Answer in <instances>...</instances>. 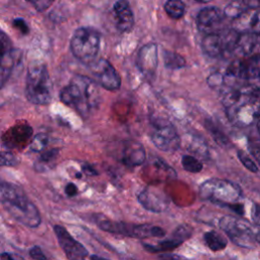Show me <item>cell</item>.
I'll return each instance as SVG.
<instances>
[{
    "mask_svg": "<svg viewBox=\"0 0 260 260\" xmlns=\"http://www.w3.org/2000/svg\"><path fill=\"white\" fill-rule=\"evenodd\" d=\"M82 170H83V172H84L86 175H88V176H94V175L98 174V173L95 172V170H94L91 166H89V165L83 166V167H82Z\"/></svg>",
    "mask_w": 260,
    "mask_h": 260,
    "instance_id": "40",
    "label": "cell"
},
{
    "mask_svg": "<svg viewBox=\"0 0 260 260\" xmlns=\"http://www.w3.org/2000/svg\"><path fill=\"white\" fill-rule=\"evenodd\" d=\"M224 15L221 10L213 6H207L202 8L196 17L197 28L206 35L215 34L220 31Z\"/></svg>",
    "mask_w": 260,
    "mask_h": 260,
    "instance_id": "14",
    "label": "cell"
},
{
    "mask_svg": "<svg viewBox=\"0 0 260 260\" xmlns=\"http://www.w3.org/2000/svg\"><path fill=\"white\" fill-rule=\"evenodd\" d=\"M244 11L245 9L243 8V4L239 1H234L225 6V8L223 9V15L234 20L239 17Z\"/></svg>",
    "mask_w": 260,
    "mask_h": 260,
    "instance_id": "25",
    "label": "cell"
},
{
    "mask_svg": "<svg viewBox=\"0 0 260 260\" xmlns=\"http://www.w3.org/2000/svg\"><path fill=\"white\" fill-rule=\"evenodd\" d=\"M54 233L57 241L64 251L68 260H85L88 256V252L85 247L76 241L71 234L62 225L55 224Z\"/></svg>",
    "mask_w": 260,
    "mask_h": 260,
    "instance_id": "12",
    "label": "cell"
},
{
    "mask_svg": "<svg viewBox=\"0 0 260 260\" xmlns=\"http://www.w3.org/2000/svg\"><path fill=\"white\" fill-rule=\"evenodd\" d=\"M199 195L202 199L224 205L239 201L242 197V191L241 188L232 181L209 179L200 185Z\"/></svg>",
    "mask_w": 260,
    "mask_h": 260,
    "instance_id": "6",
    "label": "cell"
},
{
    "mask_svg": "<svg viewBox=\"0 0 260 260\" xmlns=\"http://www.w3.org/2000/svg\"><path fill=\"white\" fill-rule=\"evenodd\" d=\"M238 157L240 159V161L243 164V166L248 169L250 172L252 173H257L258 172V167L257 165L254 162V160L244 151L239 150L238 151Z\"/></svg>",
    "mask_w": 260,
    "mask_h": 260,
    "instance_id": "29",
    "label": "cell"
},
{
    "mask_svg": "<svg viewBox=\"0 0 260 260\" xmlns=\"http://www.w3.org/2000/svg\"><path fill=\"white\" fill-rule=\"evenodd\" d=\"M137 67L139 71L146 75L152 76L157 67V48L155 44H147L142 47L137 56Z\"/></svg>",
    "mask_w": 260,
    "mask_h": 260,
    "instance_id": "17",
    "label": "cell"
},
{
    "mask_svg": "<svg viewBox=\"0 0 260 260\" xmlns=\"http://www.w3.org/2000/svg\"><path fill=\"white\" fill-rule=\"evenodd\" d=\"M150 138L152 143L160 150L167 152L176 151L181 144V138L174 125L161 118L152 121Z\"/></svg>",
    "mask_w": 260,
    "mask_h": 260,
    "instance_id": "10",
    "label": "cell"
},
{
    "mask_svg": "<svg viewBox=\"0 0 260 260\" xmlns=\"http://www.w3.org/2000/svg\"><path fill=\"white\" fill-rule=\"evenodd\" d=\"M25 95L36 105H47L52 99V83L47 67L36 63L28 67L25 80Z\"/></svg>",
    "mask_w": 260,
    "mask_h": 260,
    "instance_id": "4",
    "label": "cell"
},
{
    "mask_svg": "<svg viewBox=\"0 0 260 260\" xmlns=\"http://www.w3.org/2000/svg\"><path fill=\"white\" fill-rule=\"evenodd\" d=\"M66 195L68 197H73L75 196L77 193H78V188L76 187L75 184L73 183H68L66 186H65V189H64Z\"/></svg>",
    "mask_w": 260,
    "mask_h": 260,
    "instance_id": "37",
    "label": "cell"
},
{
    "mask_svg": "<svg viewBox=\"0 0 260 260\" xmlns=\"http://www.w3.org/2000/svg\"><path fill=\"white\" fill-rule=\"evenodd\" d=\"M0 260H24V258L15 253L3 252L0 254Z\"/></svg>",
    "mask_w": 260,
    "mask_h": 260,
    "instance_id": "36",
    "label": "cell"
},
{
    "mask_svg": "<svg viewBox=\"0 0 260 260\" xmlns=\"http://www.w3.org/2000/svg\"><path fill=\"white\" fill-rule=\"evenodd\" d=\"M101 230L117 235L133 237L138 239H145L149 237H164L166 232L155 225L150 224H131L122 221H113L110 219H102L98 221Z\"/></svg>",
    "mask_w": 260,
    "mask_h": 260,
    "instance_id": "8",
    "label": "cell"
},
{
    "mask_svg": "<svg viewBox=\"0 0 260 260\" xmlns=\"http://www.w3.org/2000/svg\"><path fill=\"white\" fill-rule=\"evenodd\" d=\"M3 61H12V47L11 42L8 37L0 31V62Z\"/></svg>",
    "mask_w": 260,
    "mask_h": 260,
    "instance_id": "23",
    "label": "cell"
},
{
    "mask_svg": "<svg viewBox=\"0 0 260 260\" xmlns=\"http://www.w3.org/2000/svg\"><path fill=\"white\" fill-rule=\"evenodd\" d=\"M182 166L187 172H190V173H199L203 168L200 160H198L193 155H188V154L182 157Z\"/></svg>",
    "mask_w": 260,
    "mask_h": 260,
    "instance_id": "24",
    "label": "cell"
},
{
    "mask_svg": "<svg viewBox=\"0 0 260 260\" xmlns=\"http://www.w3.org/2000/svg\"><path fill=\"white\" fill-rule=\"evenodd\" d=\"M159 260H181L182 258L174 253H162L158 255Z\"/></svg>",
    "mask_w": 260,
    "mask_h": 260,
    "instance_id": "39",
    "label": "cell"
},
{
    "mask_svg": "<svg viewBox=\"0 0 260 260\" xmlns=\"http://www.w3.org/2000/svg\"><path fill=\"white\" fill-rule=\"evenodd\" d=\"M165 11L172 19H180L185 14V4L182 0H168L165 3Z\"/></svg>",
    "mask_w": 260,
    "mask_h": 260,
    "instance_id": "21",
    "label": "cell"
},
{
    "mask_svg": "<svg viewBox=\"0 0 260 260\" xmlns=\"http://www.w3.org/2000/svg\"><path fill=\"white\" fill-rule=\"evenodd\" d=\"M165 66L169 69H179L185 66V59L178 53L171 51H164L162 54Z\"/></svg>",
    "mask_w": 260,
    "mask_h": 260,
    "instance_id": "22",
    "label": "cell"
},
{
    "mask_svg": "<svg viewBox=\"0 0 260 260\" xmlns=\"http://www.w3.org/2000/svg\"><path fill=\"white\" fill-rule=\"evenodd\" d=\"M251 214H252V218H253V221L255 222V224L260 226V205L254 204Z\"/></svg>",
    "mask_w": 260,
    "mask_h": 260,
    "instance_id": "38",
    "label": "cell"
},
{
    "mask_svg": "<svg viewBox=\"0 0 260 260\" xmlns=\"http://www.w3.org/2000/svg\"><path fill=\"white\" fill-rule=\"evenodd\" d=\"M219 226L236 245L244 248L255 246L256 235L247 221L232 215H225L219 219Z\"/></svg>",
    "mask_w": 260,
    "mask_h": 260,
    "instance_id": "9",
    "label": "cell"
},
{
    "mask_svg": "<svg viewBox=\"0 0 260 260\" xmlns=\"http://www.w3.org/2000/svg\"><path fill=\"white\" fill-rule=\"evenodd\" d=\"M90 260H109V259L100 257V256H98V255H91V256H90Z\"/></svg>",
    "mask_w": 260,
    "mask_h": 260,
    "instance_id": "41",
    "label": "cell"
},
{
    "mask_svg": "<svg viewBox=\"0 0 260 260\" xmlns=\"http://www.w3.org/2000/svg\"><path fill=\"white\" fill-rule=\"evenodd\" d=\"M13 62L12 61H3L0 62V88L2 85L6 82L8 79V76L10 74L11 68H12Z\"/></svg>",
    "mask_w": 260,
    "mask_h": 260,
    "instance_id": "31",
    "label": "cell"
},
{
    "mask_svg": "<svg viewBox=\"0 0 260 260\" xmlns=\"http://www.w3.org/2000/svg\"><path fill=\"white\" fill-rule=\"evenodd\" d=\"M101 36L92 27H79L72 35L70 49L76 59L84 64L95 61L100 51Z\"/></svg>",
    "mask_w": 260,
    "mask_h": 260,
    "instance_id": "5",
    "label": "cell"
},
{
    "mask_svg": "<svg viewBox=\"0 0 260 260\" xmlns=\"http://www.w3.org/2000/svg\"><path fill=\"white\" fill-rule=\"evenodd\" d=\"M192 234V230L189 225L186 224H182L179 225L172 234V237L178 241H180L181 243H183L184 241H186L187 239H189L191 237Z\"/></svg>",
    "mask_w": 260,
    "mask_h": 260,
    "instance_id": "27",
    "label": "cell"
},
{
    "mask_svg": "<svg viewBox=\"0 0 260 260\" xmlns=\"http://www.w3.org/2000/svg\"><path fill=\"white\" fill-rule=\"evenodd\" d=\"M207 83L210 87L219 89L222 87L224 81H223V73L220 72H213L207 77Z\"/></svg>",
    "mask_w": 260,
    "mask_h": 260,
    "instance_id": "30",
    "label": "cell"
},
{
    "mask_svg": "<svg viewBox=\"0 0 260 260\" xmlns=\"http://www.w3.org/2000/svg\"><path fill=\"white\" fill-rule=\"evenodd\" d=\"M196 1H198V2H201V3H208V2H210L211 0H196Z\"/></svg>",
    "mask_w": 260,
    "mask_h": 260,
    "instance_id": "44",
    "label": "cell"
},
{
    "mask_svg": "<svg viewBox=\"0 0 260 260\" xmlns=\"http://www.w3.org/2000/svg\"><path fill=\"white\" fill-rule=\"evenodd\" d=\"M229 120L238 127L257 123L260 118V96L258 90L243 88L236 99L225 107Z\"/></svg>",
    "mask_w": 260,
    "mask_h": 260,
    "instance_id": "3",
    "label": "cell"
},
{
    "mask_svg": "<svg viewBox=\"0 0 260 260\" xmlns=\"http://www.w3.org/2000/svg\"><path fill=\"white\" fill-rule=\"evenodd\" d=\"M121 159L123 164L129 167L141 165L145 159V150L143 145L136 141L127 142L122 151Z\"/></svg>",
    "mask_w": 260,
    "mask_h": 260,
    "instance_id": "19",
    "label": "cell"
},
{
    "mask_svg": "<svg viewBox=\"0 0 260 260\" xmlns=\"http://www.w3.org/2000/svg\"><path fill=\"white\" fill-rule=\"evenodd\" d=\"M240 34L260 35V8H248L234 19V27Z\"/></svg>",
    "mask_w": 260,
    "mask_h": 260,
    "instance_id": "15",
    "label": "cell"
},
{
    "mask_svg": "<svg viewBox=\"0 0 260 260\" xmlns=\"http://www.w3.org/2000/svg\"><path fill=\"white\" fill-rule=\"evenodd\" d=\"M58 155V149H50L45 152H43L39 158L40 165H48L55 160V158Z\"/></svg>",
    "mask_w": 260,
    "mask_h": 260,
    "instance_id": "32",
    "label": "cell"
},
{
    "mask_svg": "<svg viewBox=\"0 0 260 260\" xmlns=\"http://www.w3.org/2000/svg\"><path fill=\"white\" fill-rule=\"evenodd\" d=\"M48 141H49V138L47 135L45 134H39V135H36L31 141H30V144H29V147L32 151H36V152H41L43 151L47 144H48Z\"/></svg>",
    "mask_w": 260,
    "mask_h": 260,
    "instance_id": "26",
    "label": "cell"
},
{
    "mask_svg": "<svg viewBox=\"0 0 260 260\" xmlns=\"http://www.w3.org/2000/svg\"><path fill=\"white\" fill-rule=\"evenodd\" d=\"M256 241H257V242L260 244V232H259V233L256 235Z\"/></svg>",
    "mask_w": 260,
    "mask_h": 260,
    "instance_id": "42",
    "label": "cell"
},
{
    "mask_svg": "<svg viewBox=\"0 0 260 260\" xmlns=\"http://www.w3.org/2000/svg\"><path fill=\"white\" fill-rule=\"evenodd\" d=\"M257 130H258V132L260 133V118H259V120L257 121Z\"/></svg>",
    "mask_w": 260,
    "mask_h": 260,
    "instance_id": "43",
    "label": "cell"
},
{
    "mask_svg": "<svg viewBox=\"0 0 260 260\" xmlns=\"http://www.w3.org/2000/svg\"><path fill=\"white\" fill-rule=\"evenodd\" d=\"M203 239H204L205 244L207 245V247L211 251H214V252L223 250L226 247V244H228L226 239L215 231L206 232L203 236Z\"/></svg>",
    "mask_w": 260,
    "mask_h": 260,
    "instance_id": "20",
    "label": "cell"
},
{
    "mask_svg": "<svg viewBox=\"0 0 260 260\" xmlns=\"http://www.w3.org/2000/svg\"><path fill=\"white\" fill-rule=\"evenodd\" d=\"M13 25L14 27H16L17 29H19L22 34H27L28 32V26L25 22L24 19H21V18H15L13 20Z\"/></svg>",
    "mask_w": 260,
    "mask_h": 260,
    "instance_id": "35",
    "label": "cell"
},
{
    "mask_svg": "<svg viewBox=\"0 0 260 260\" xmlns=\"http://www.w3.org/2000/svg\"><path fill=\"white\" fill-rule=\"evenodd\" d=\"M90 72L95 81L108 90H117L121 85V78L114 66L106 59H99L89 64Z\"/></svg>",
    "mask_w": 260,
    "mask_h": 260,
    "instance_id": "11",
    "label": "cell"
},
{
    "mask_svg": "<svg viewBox=\"0 0 260 260\" xmlns=\"http://www.w3.org/2000/svg\"><path fill=\"white\" fill-rule=\"evenodd\" d=\"M240 32L234 28L206 35L201 43L203 52L212 58L232 56L238 46Z\"/></svg>",
    "mask_w": 260,
    "mask_h": 260,
    "instance_id": "7",
    "label": "cell"
},
{
    "mask_svg": "<svg viewBox=\"0 0 260 260\" xmlns=\"http://www.w3.org/2000/svg\"><path fill=\"white\" fill-rule=\"evenodd\" d=\"M140 204L151 212H164L170 205L169 197L161 191L146 188L138 195Z\"/></svg>",
    "mask_w": 260,
    "mask_h": 260,
    "instance_id": "16",
    "label": "cell"
},
{
    "mask_svg": "<svg viewBox=\"0 0 260 260\" xmlns=\"http://www.w3.org/2000/svg\"><path fill=\"white\" fill-rule=\"evenodd\" d=\"M256 37H257V42L260 43V35H259V36H256Z\"/></svg>",
    "mask_w": 260,
    "mask_h": 260,
    "instance_id": "45",
    "label": "cell"
},
{
    "mask_svg": "<svg viewBox=\"0 0 260 260\" xmlns=\"http://www.w3.org/2000/svg\"><path fill=\"white\" fill-rule=\"evenodd\" d=\"M17 164L18 159L12 152L0 150V167H14Z\"/></svg>",
    "mask_w": 260,
    "mask_h": 260,
    "instance_id": "28",
    "label": "cell"
},
{
    "mask_svg": "<svg viewBox=\"0 0 260 260\" xmlns=\"http://www.w3.org/2000/svg\"><path fill=\"white\" fill-rule=\"evenodd\" d=\"M117 27L119 30L126 32L131 30L134 25V15L132 9L126 0H118L113 6Z\"/></svg>",
    "mask_w": 260,
    "mask_h": 260,
    "instance_id": "18",
    "label": "cell"
},
{
    "mask_svg": "<svg viewBox=\"0 0 260 260\" xmlns=\"http://www.w3.org/2000/svg\"><path fill=\"white\" fill-rule=\"evenodd\" d=\"M0 202L5 209L19 222L37 228L41 221V214L25 191L18 185L0 178Z\"/></svg>",
    "mask_w": 260,
    "mask_h": 260,
    "instance_id": "1",
    "label": "cell"
},
{
    "mask_svg": "<svg viewBox=\"0 0 260 260\" xmlns=\"http://www.w3.org/2000/svg\"><path fill=\"white\" fill-rule=\"evenodd\" d=\"M61 101L81 116L87 117L100 104L96 83L89 77L77 75L60 92Z\"/></svg>",
    "mask_w": 260,
    "mask_h": 260,
    "instance_id": "2",
    "label": "cell"
},
{
    "mask_svg": "<svg viewBox=\"0 0 260 260\" xmlns=\"http://www.w3.org/2000/svg\"><path fill=\"white\" fill-rule=\"evenodd\" d=\"M76 177H77V178H80V177H81V174H80V173L76 174Z\"/></svg>",
    "mask_w": 260,
    "mask_h": 260,
    "instance_id": "46",
    "label": "cell"
},
{
    "mask_svg": "<svg viewBox=\"0 0 260 260\" xmlns=\"http://www.w3.org/2000/svg\"><path fill=\"white\" fill-rule=\"evenodd\" d=\"M32 139V128L24 123L15 124L2 135V142L8 149H21Z\"/></svg>",
    "mask_w": 260,
    "mask_h": 260,
    "instance_id": "13",
    "label": "cell"
},
{
    "mask_svg": "<svg viewBox=\"0 0 260 260\" xmlns=\"http://www.w3.org/2000/svg\"><path fill=\"white\" fill-rule=\"evenodd\" d=\"M29 256L34 259V260H47V256L45 255V253L43 252V250L39 247V246H34L29 249L28 252Z\"/></svg>",
    "mask_w": 260,
    "mask_h": 260,
    "instance_id": "34",
    "label": "cell"
},
{
    "mask_svg": "<svg viewBox=\"0 0 260 260\" xmlns=\"http://www.w3.org/2000/svg\"><path fill=\"white\" fill-rule=\"evenodd\" d=\"M29 2L38 11H44L51 6L54 0H26Z\"/></svg>",
    "mask_w": 260,
    "mask_h": 260,
    "instance_id": "33",
    "label": "cell"
}]
</instances>
